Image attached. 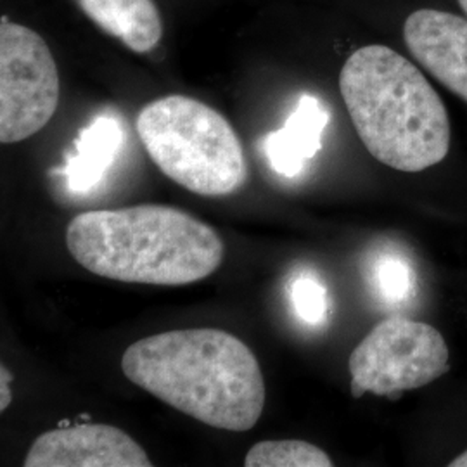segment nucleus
<instances>
[{"label": "nucleus", "instance_id": "4", "mask_svg": "<svg viewBox=\"0 0 467 467\" xmlns=\"http://www.w3.org/2000/svg\"><path fill=\"white\" fill-rule=\"evenodd\" d=\"M135 127L154 165L187 191L220 198L244 184L248 167L241 140L208 104L187 96L152 100Z\"/></svg>", "mask_w": 467, "mask_h": 467}, {"label": "nucleus", "instance_id": "15", "mask_svg": "<svg viewBox=\"0 0 467 467\" xmlns=\"http://www.w3.org/2000/svg\"><path fill=\"white\" fill-rule=\"evenodd\" d=\"M13 381V376L11 372L7 370L5 366L0 368V410L4 412L13 400V395H11V386L9 383Z\"/></svg>", "mask_w": 467, "mask_h": 467}, {"label": "nucleus", "instance_id": "12", "mask_svg": "<svg viewBox=\"0 0 467 467\" xmlns=\"http://www.w3.org/2000/svg\"><path fill=\"white\" fill-rule=\"evenodd\" d=\"M246 467H331V457L316 445L301 440H268L251 447Z\"/></svg>", "mask_w": 467, "mask_h": 467}, {"label": "nucleus", "instance_id": "11", "mask_svg": "<svg viewBox=\"0 0 467 467\" xmlns=\"http://www.w3.org/2000/svg\"><path fill=\"white\" fill-rule=\"evenodd\" d=\"M88 19L127 47L146 54L163 35L160 11L152 0H78Z\"/></svg>", "mask_w": 467, "mask_h": 467}, {"label": "nucleus", "instance_id": "3", "mask_svg": "<svg viewBox=\"0 0 467 467\" xmlns=\"http://www.w3.org/2000/svg\"><path fill=\"white\" fill-rule=\"evenodd\" d=\"M339 90L362 144L386 167L416 173L449 154L447 108L399 52L379 44L355 50L341 67Z\"/></svg>", "mask_w": 467, "mask_h": 467}, {"label": "nucleus", "instance_id": "10", "mask_svg": "<svg viewBox=\"0 0 467 467\" xmlns=\"http://www.w3.org/2000/svg\"><path fill=\"white\" fill-rule=\"evenodd\" d=\"M123 127L113 115H99L88 123L75 140L63 167L67 187L73 194H88L99 187L117 161L123 146Z\"/></svg>", "mask_w": 467, "mask_h": 467}, {"label": "nucleus", "instance_id": "1", "mask_svg": "<svg viewBox=\"0 0 467 467\" xmlns=\"http://www.w3.org/2000/svg\"><path fill=\"white\" fill-rule=\"evenodd\" d=\"M129 381L170 407L225 431H248L267 389L254 353L220 329H182L135 341L121 357Z\"/></svg>", "mask_w": 467, "mask_h": 467}, {"label": "nucleus", "instance_id": "13", "mask_svg": "<svg viewBox=\"0 0 467 467\" xmlns=\"http://www.w3.org/2000/svg\"><path fill=\"white\" fill-rule=\"evenodd\" d=\"M370 283L386 305L397 306L414 296L416 272L400 253L384 251L372 264Z\"/></svg>", "mask_w": 467, "mask_h": 467}, {"label": "nucleus", "instance_id": "6", "mask_svg": "<svg viewBox=\"0 0 467 467\" xmlns=\"http://www.w3.org/2000/svg\"><path fill=\"white\" fill-rule=\"evenodd\" d=\"M61 82L47 42L28 26L0 21V142L40 132L59 106Z\"/></svg>", "mask_w": 467, "mask_h": 467}, {"label": "nucleus", "instance_id": "7", "mask_svg": "<svg viewBox=\"0 0 467 467\" xmlns=\"http://www.w3.org/2000/svg\"><path fill=\"white\" fill-rule=\"evenodd\" d=\"M146 451L132 436L109 424L61 426L40 434L25 467H150Z\"/></svg>", "mask_w": 467, "mask_h": 467}, {"label": "nucleus", "instance_id": "5", "mask_svg": "<svg viewBox=\"0 0 467 467\" xmlns=\"http://www.w3.org/2000/svg\"><path fill=\"white\" fill-rule=\"evenodd\" d=\"M351 395L400 399L451 368V351L433 326L405 317L381 320L351 351Z\"/></svg>", "mask_w": 467, "mask_h": 467}, {"label": "nucleus", "instance_id": "2", "mask_svg": "<svg viewBox=\"0 0 467 467\" xmlns=\"http://www.w3.org/2000/svg\"><path fill=\"white\" fill-rule=\"evenodd\" d=\"M67 246L99 277L154 285L202 281L220 267L225 253L208 223L163 204L80 213L67 225Z\"/></svg>", "mask_w": 467, "mask_h": 467}, {"label": "nucleus", "instance_id": "9", "mask_svg": "<svg viewBox=\"0 0 467 467\" xmlns=\"http://www.w3.org/2000/svg\"><path fill=\"white\" fill-rule=\"evenodd\" d=\"M327 121L329 111L317 98L301 96L283 129L265 137L264 150L272 170L283 177H296L322 148Z\"/></svg>", "mask_w": 467, "mask_h": 467}, {"label": "nucleus", "instance_id": "17", "mask_svg": "<svg viewBox=\"0 0 467 467\" xmlns=\"http://www.w3.org/2000/svg\"><path fill=\"white\" fill-rule=\"evenodd\" d=\"M459 4H461V7H462V11L467 15V0H459Z\"/></svg>", "mask_w": 467, "mask_h": 467}, {"label": "nucleus", "instance_id": "8", "mask_svg": "<svg viewBox=\"0 0 467 467\" xmlns=\"http://www.w3.org/2000/svg\"><path fill=\"white\" fill-rule=\"evenodd\" d=\"M407 49L440 84L467 102V21L436 9L405 19Z\"/></svg>", "mask_w": 467, "mask_h": 467}, {"label": "nucleus", "instance_id": "16", "mask_svg": "<svg viewBox=\"0 0 467 467\" xmlns=\"http://www.w3.org/2000/svg\"><path fill=\"white\" fill-rule=\"evenodd\" d=\"M451 467H467V451H462L459 457L451 461Z\"/></svg>", "mask_w": 467, "mask_h": 467}, {"label": "nucleus", "instance_id": "14", "mask_svg": "<svg viewBox=\"0 0 467 467\" xmlns=\"http://www.w3.org/2000/svg\"><path fill=\"white\" fill-rule=\"evenodd\" d=\"M291 301L303 324L317 327L327 320L329 301L326 285L312 274H301L291 285Z\"/></svg>", "mask_w": 467, "mask_h": 467}]
</instances>
